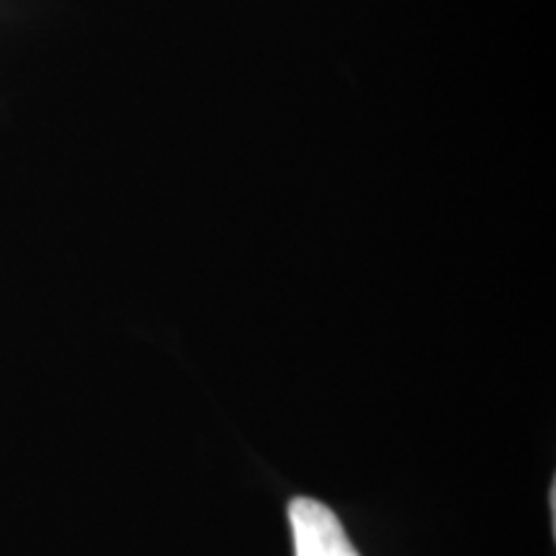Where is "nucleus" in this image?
<instances>
[{"label": "nucleus", "instance_id": "f257e3e1", "mask_svg": "<svg viewBox=\"0 0 556 556\" xmlns=\"http://www.w3.org/2000/svg\"><path fill=\"white\" fill-rule=\"evenodd\" d=\"M289 523L296 556H361L336 513L317 500L296 497L289 505Z\"/></svg>", "mask_w": 556, "mask_h": 556}]
</instances>
